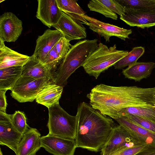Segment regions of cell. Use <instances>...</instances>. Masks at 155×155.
<instances>
[{
  "label": "cell",
  "mask_w": 155,
  "mask_h": 155,
  "mask_svg": "<svg viewBox=\"0 0 155 155\" xmlns=\"http://www.w3.org/2000/svg\"><path fill=\"white\" fill-rule=\"evenodd\" d=\"M49 118L47 126L48 134L75 140L77 124L76 116L69 114L60 106L55 104L48 108Z\"/></svg>",
  "instance_id": "5b68a950"
},
{
  "label": "cell",
  "mask_w": 155,
  "mask_h": 155,
  "mask_svg": "<svg viewBox=\"0 0 155 155\" xmlns=\"http://www.w3.org/2000/svg\"><path fill=\"white\" fill-rule=\"evenodd\" d=\"M50 82H52L45 78L21 76L11 89V95L20 103L32 102L41 89Z\"/></svg>",
  "instance_id": "8992f818"
},
{
  "label": "cell",
  "mask_w": 155,
  "mask_h": 155,
  "mask_svg": "<svg viewBox=\"0 0 155 155\" xmlns=\"http://www.w3.org/2000/svg\"><path fill=\"white\" fill-rule=\"evenodd\" d=\"M7 91L6 90H0V111L4 113H6L7 105L5 95Z\"/></svg>",
  "instance_id": "d6a6232c"
},
{
  "label": "cell",
  "mask_w": 155,
  "mask_h": 155,
  "mask_svg": "<svg viewBox=\"0 0 155 155\" xmlns=\"http://www.w3.org/2000/svg\"><path fill=\"white\" fill-rule=\"evenodd\" d=\"M87 6L90 11L114 20L117 19V14L120 16L124 13V8L117 0H92L89 2Z\"/></svg>",
  "instance_id": "ac0fdd59"
},
{
  "label": "cell",
  "mask_w": 155,
  "mask_h": 155,
  "mask_svg": "<svg viewBox=\"0 0 155 155\" xmlns=\"http://www.w3.org/2000/svg\"><path fill=\"white\" fill-rule=\"evenodd\" d=\"M127 51L116 49L115 44L108 48L100 43L98 46L82 65L85 72L97 79L100 74L113 65L128 53Z\"/></svg>",
  "instance_id": "277c9868"
},
{
  "label": "cell",
  "mask_w": 155,
  "mask_h": 155,
  "mask_svg": "<svg viewBox=\"0 0 155 155\" xmlns=\"http://www.w3.org/2000/svg\"><path fill=\"white\" fill-rule=\"evenodd\" d=\"M53 27L69 41L85 38L87 36L86 28L82 23L62 12L58 22Z\"/></svg>",
  "instance_id": "8fae6325"
},
{
  "label": "cell",
  "mask_w": 155,
  "mask_h": 155,
  "mask_svg": "<svg viewBox=\"0 0 155 155\" xmlns=\"http://www.w3.org/2000/svg\"><path fill=\"white\" fill-rule=\"evenodd\" d=\"M30 56L20 54L6 46L0 39V69L13 66L23 67Z\"/></svg>",
  "instance_id": "ffe728a7"
},
{
  "label": "cell",
  "mask_w": 155,
  "mask_h": 155,
  "mask_svg": "<svg viewBox=\"0 0 155 155\" xmlns=\"http://www.w3.org/2000/svg\"><path fill=\"white\" fill-rule=\"evenodd\" d=\"M140 144H142L126 129L120 125L116 126L109 140L101 150V155H110Z\"/></svg>",
  "instance_id": "52a82bcc"
},
{
  "label": "cell",
  "mask_w": 155,
  "mask_h": 155,
  "mask_svg": "<svg viewBox=\"0 0 155 155\" xmlns=\"http://www.w3.org/2000/svg\"><path fill=\"white\" fill-rule=\"evenodd\" d=\"M41 147L53 155H74L77 147L75 140L48 134L41 138Z\"/></svg>",
  "instance_id": "30bf717a"
},
{
  "label": "cell",
  "mask_w": 155,
  "mask_h": 155,
  "mask_svg": "<svg viewBox=\"0 0 155 155\" xmlns=\"http://www.w3.org/2000/svg\"><path fill=\"white\" fill-rule=\"evenodd\" d=\"M76 116L77 147L95 152L101 150L116 126L113 120L84 102L78 105Z\"/></svg>",
  "instance_id": "7a4b0ae2"
},
{
  "label": "cell",
  "mask_w": 155,
  "mask_h": 155,
  "mask_svg": "<svg viewBox=\"0 0 155 155\" xmlns=\"http://www.w3.org/2000/svg\"><path fill=\"white\" fill-rule=\"evenodd\" d=\"M147 145L140 144L122 150L110 155H135L144 149Z\"/></svg>",
  "instance_id": "1f68e13d"
},
{
  "label": "cell",
  "mask_w": 155,
  "mask_h": 155,
  "mask_svg": "<svg viewBox=\"0 0 155 155\" xmlns=\"http://www.w3.org/2000/svg\"><path fill=\"white\" fill-rule=\"evenodd\" d=\"M56 1L58 8L62 12L88 26V22L83 17L85 13L76 0H56Z\"/></svg>",
  "instance_id": "603a6c76"
},
{
  "label": "cell",
  "mask_w": 155,
  "mask_h": 155,
  "mask_svg": "<svg viewBox=\"0 0 155 155\" xmlns=\"http://www.w3.org/2000/svg\"><path fill=\"white\" fill-rule=\"evenodd\" d=\"M126 114L136 116L152 121L155 124V106L131 107L122 109L110 117L115 119Z\"/></svg>",
  "instance_id": "d4e9b609"
},
{
  "label": "cell",
  "mask_w": 155,
  "mask_h": 155,
  "mask_svg": "<svg viewBox=\"0 0 155 155\" xmlns=\"http://www.w3.org/2000/svg\"><path fill=\"white\" fill-rule=\"evenodd\" d=\"M145 52L144 47L141 46L134 48L124 57L117 62L114 66L115 69H121L137 62V60Z\"/></svg>",
  "instance_id": "484cf974"
},
{
  "label": "cell",
  "mask_w": 155,
  "mask_h": 155,
  "mask_svg": "<svg viewBox=\"0 0 155 155\" xmlns=\"http://www.w3.org/2000/svg\"><path fill=\"white\" fill-rule=\"evenodd\" d=\"M124 8L144 11H155V0H117Z\"/></svg>",
  "instance_id": "4316f807"
},
{
  "label": "cell",
  "mask_w": 155,
  "mask_h": 155,
  "mask_svg": "<svg viewBox=\"0 0 155 155\" xmlns=\"http://www.w3.org/2000/svg\"><path fill=\"white\" fill-rule=\"evenodd\" d=\"M98 39H85L71 46L56 72L54 83L64 87L71 75L83 64L98 46Z\"/></svg>",
  "instance_id": "3957f363"
},
{
  "label": "cell",
  "mask_w": 155,
  "mask_h": 155,
  "mask_svg": "<svg viewBox=\"0 0 155 155\" xmlns=\"http://www.w3.org/2000/svg\"><path fill=\"white\" fill-rule=\"evenodd\" d=\"M88 22L89 28L94 32L103 37L106 42L110 41V38L115 36L125 41L129 38V36L132 33L131 29H127L101 21L87 15L83 16Z\"/></svg>",
  "instance_id": "9c48e42d"
},
{
  "label": "cell",
  "mask_w": 155,
  "mask_h": 155,
  "mask_svg": "<svg viewBox=\"0 0 155 155\" xmlns=\"http://www.w3.org/2000/svg\"><path fill=\"white\" fill-rule=\"evenodd\" d=\"M63 88V87L50 82L41 89L35 99L36 101L48 108L55 104H59Z\"/></svg>",
  "instance_id": "44dd1931"
},
{
  "label": "cell",
  "mask_w": 155,
  "mask_h": 155,
  "mask_svg": "<svg viewBox=\"0 0 155 155\" xmlns=\"http://www.w3.org/2000/svg\"><path fill=\"white\" fill-rule=\"evenodd\" d=\"M55 46L58 56L60 59L63 60L70 49L71 45L70 41L63 37L56 43Z\"/></svg>",
  "instance_id": "4dcf8cb0"
},
{
  "label": "cell",
  "mask_w": 155,
  "mask_h": 155,
  "mask_svg": "<svg viewBox=\"0 0 155 155\" xmlns=\"http://www.w3.org/2000/svg\"><path fill=\"white\" fill-rule=\"evenodd\" d=\"M61 33L57 30L48 29L36 40V45L33 55L42 62L50 51L62 37Z\"/></svg>",
  "instance_id": "9a60e30c"
},
{
  "label": "cell",
  "mask_w": 155,
  "mask_h": 155,
  "mask_svg": "<svg viewBox=\"0 0 155 155\" xmlns=\"http://www.w3.org/2000/svg\"><path fill=\"white\" fill-rule=\"evenodd\" d=\"M36 17L49 28L57 23L62 11L58 8L56 0H38Z\"/></svg>",
  "instance_id": "4fadbf2b"
},
{
  "label": "cell",
  "mask_w": 155,
  "mask_h": 155,
  "mask_svg": "<svg viewBox=\"0 0 155 155\" xmlns=\"http://www.w3.org/2000/svg\"><path fill=\"white\" fill-rule=\"evenodd\" d=\"M154 98H155V95H154Z\"/></svg>",
  "instance_id": "8d00e7d4"
},
{
  "label": "cell",
  "mask_w": 155,
  "mask_h": 155,
  "mask_svg": "<svg viewBox=\"0 0 155 155\" xmlns=\"http://www.w3.org/2000/svg\"><path fill=\"white\" fill-rule=\"evenodd\" d=\"M41 137L40 133L37 129L30 128L23 134L16 155H35L41 147Z\"/></svg>",
  "instance_id": "d6986e66"
},
{
  "label": "cell",
  "mask_w": 155,
  "mask_h": 155,
  "mask_svg": "<svg viewBox=\"0 0 155 155\" xmlns=\"http://www.w3.org/2000/svg\"><path fill=\"white\" fill-rule=\"evenodd\" d=\"M22 23L11 12L4 13L0 17V39L3 41L14 42L21 34Z\"/></svg>",
  "instance_id": "7c38bea8"
},
{
  "label": "cell",
  "mask_w": 155,
  "mask_h": 155,
  "mask_svg": "<svg viewBox=\"0 0 155 155\" xmlns=\"http://www.w3.org/2000/svg\"><path fill=\"white\" fill-rule=\"evenodd\" d=\"M115 120L140 143L155 146V133L134 124L124 117H120Z\"/></svg>",
  "instance_id": "e0dca14e"
},
{
  "label": "cell",
  "mask_w": 155,
  "mask_h": 155,
  "mask_svg": "<svg viewBox=\"0 0 155 155\" xmlns=\"http://www.w3.org/2000/svg\"><path fill=\"white\" fill-rule=\"evenodd\" d=\"M121 117H125L134 124L155 133V124L150 121L132 114H126Z\"/></svg>",
  "instance_id": "f546056e"
},
{
  "label": "cell",
  "mask_w": 155,
  "mask_h": 155,
  "mask_svg": "<svg viewBox=\"0 0 155 155\" xmlns=\"http://www.w3.org/2000/svg\"><path fill=\"white\" fill-rule=\"evenodd\" d=\"M12 122L15 128L22 134L25 133L30 128L26 122L24 113L19 110L15 111L11 115Z\"/></svg>",
  "instance_id": "83f0119b"
},
{
  "label": "cell",
  "mask_w": 155,
  "mask_h": 155,
  "mask_svg": "<svg viewBox=\"0 0 155 155\" xmlns=\"http://www.w3.org/2000/svg\"><path fill=\"white\" fill-rule=\"evenodd\" d=\"M155 67L154 62H137L123 69L122 73L126 78L140 81L149 77Z\"/></svg>",
  "instance_id": "7402d4cb"
},
{
  "label": "cell",
  "mask_w": 155,
  "mask_h": 155,
  "mask_svg": "<svg viewBox=\"0 0 155 155\" xmlns=\"http://www.w3.org/2000/svg\"><path fill=\"white\" fill-rule=\"evenodd\" d=\"M23 136L14 126L11 115L0 111V144L8 147L16 153Z\"/></svg>",
  "instance_id": "ba28073f"
},
{
  "label": "cell",
  "mask_w": 155,
  "mask_h": 155,
  "mask_svg": "<svg viewBox=\"0 0 155 155\" xmlns=\"http://www.w3.org/2000/svg\"><path fill=\"white\" fill-rule=\"evenodd\" d=\"M61 60L59 58L55 50V46L50 51L42 62L53 72Z\"/></svg>",
  "instance_id": "f1b7e54d"
},
{
  "label": "cell",
  "mask_w": 155,
  "mask_h": 155,
  "mask_svg": "<svg viewBox=\"0 0 155 155\" xmlns=\"http://www.w3.org/2000/svg\"><path fill=\"white\" fill-rule=\"evenodd\" d=\"M155 87H116L100 84L93 87L87 97L93 108L110 117L125 108L155 106Z\"/></svg>",
  "instance_id": "6da1fadb"
},
{
  "label": "cell",
  "mask_w": 155,
  "mask_h": 155,
  "mask_svg": "<svg viewBox=\"0 0 155 155\" xmlns=\"http://www.w3.org/2000/svg\"><path fill=\"white\" fill-rule=\"evenodd\" d=\"M4 1V0H0V2L1 3V2H3V1Z\"/></svg>",
  "instance_id": "d590c367"
},
{
  "label": "cell",
  "mask_w": 155,
  "mask_h": 155,
  "mask_svg": "<svg viewBox=\"0 0 155 155\" xmlns=\"http://www.w3.org/2000/svg\"><path fill=\"white\" fill-rule=\"evenodd\" d=\"M124 13L120 18L128 25L142 28L155 26V11L137 10L124 8Z\"/></svg>",
  "instance_id": "5bb4252c"
},
{
  "label": "cell",
  "mask_w": 155,
  "mask_h": 155,
  "mask_svg": "<svg viewBox=\"0 0 155 155\" xmlns=\"http://www.w3.org/2000/svg\"><path fill=\"white\" fill-rule=\"evenodd\" d=\"M21 76L38 79L45 78L54 83L56 74L32 55L22 67Z\"/></svg>",
  "instance_id": "2e32d148"
},
{
  "label": "cell",
  "mask_w": 155,
  "mask_h": 155,
  "mask_svg": "<svg viewBox=\"0 0 155 155\" xmlns=\"http://www.w3.org/2000/svg\"><path fill=\"white\" fill-rule=\"evenodd\" d=\"M135 155H155V146L147 145L144 149Z\"/></svg>",
  "instance_id": "836d02e7"
},
{
  "label": "cell",
  "mask_w": 155,
  "mask_h": 155,
  "mask_svg": "<svg viewBox=\"0 0 155 155\" xmlns=\"http://www.w3.org/2000/svg\"><path fill=\"white\" fill-rule=\"evenodd\" d=\"M22 66H13L0 69V90H11L21 77Z\"/></svg>",
  "instance_id": "cb8c5ba5"
},
{
  "label": "cell",
  "mask_w": 155,
  "mask_h": 155,
  "mask_svg": "<svg viewBox=\"0 0 155 155\" xmlns=\"http://www.w3.org/2000/svg\"><path fill=\"white\" fill-rule=\"evenodd\" d=\"M0 155H3V154L1 149H0Z\"/></svg>",
  "instance_id": "e575fe53"
}]
</instances>
